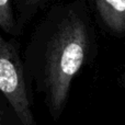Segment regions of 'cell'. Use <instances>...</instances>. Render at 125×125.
I'll return each mask as SVG.
<instances>
[{"label": "cell", "instance_id": "1", "mask_svg": "<svg viewBox=\"0 0 125 125\" xmlns=\"http://www.w3.org/2000/svg\"><path fill=\"white\" fill-rule=\"evenodd\" d=\"M91 45L89 24L77 12H69L48 40L37 83L54 120L64 112L73 81L88 59Z\"/></svg>", "mask_w": 125, "mask_h": 125}, {"label": "cell", "instance_id": "2", "mask_svg": "<svg viewBox=\"0 0 125 125\" xmlns=\"http://www.w3.org/2000/svg\"><path fill=\"white\" fill-rule=\"evenodd\" d=\"M0 92L10 104L19 125H37L32 112L25 79L18 50L0 35Z\"/></svg>", "mask_w": 125, "mask_h": 125}, {"label": "cell", "instance_id": "3", "mask_svg": "<svg viewBox=\"0 0 125 125\" xmlns=\"http://www.w3.org/2000/svg\"><path fill=\"white\" fill-rule=\"evenodd\" d=\"M94 4L104 28L114 36H124L125 0H94Z\"/></svg>", "mask_w": 125, "mask_h": 125}, {"label": "cell", "instance_id": "4", "mask_svg": "<svg viewBox=\"0 0 125 125\" xmlns=\"http://www.w3.org/2000/svg\"><path fill=\"white\" fill-rule=\"evenodd\" d=\"M0 29L7 33H12L14 30L10 0H0Z\"/></svg>", "mask_w": 125, "mask_h": 125}, {"label": "cell", "instance_id": "5", "mask_svg": "<svg viewBox=\"0 0 125 125\" xmlns=\"http://www.w3.org/2000/svg\"><path fill=\"white\" fill-rule=\"evenodd\" d=\"M116 83L121 88H125V64L121 67V69L119 71V75H117L116 78Z\"/></svg>", "mask_w": 125, "mask_h": 125}, {"label": "cell", "instance_id": "6", "mask_svg": "<svg viewBox=\"0 0 125 125\" xmlns=\"http://www.w3.org/2000/svg\"><path fill=\"white\" fill-rule=\"evenodd\" d=\"M24 1L29 4H36V3H39V2H42L43 0H24Z\"/></svg>", "mask_w": 125, "mask_h": 125}]
</instances>
